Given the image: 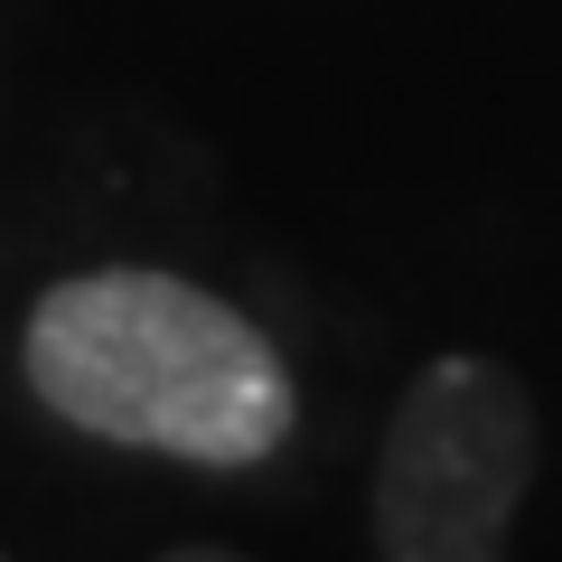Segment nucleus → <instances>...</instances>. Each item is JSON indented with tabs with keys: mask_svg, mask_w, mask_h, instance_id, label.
I'll list each match as a JSON object with an SVG mask.
<instances>
[{
	"mask_svg": "<svg viewBox=\"0 0 562 562\" xmlns=\"http://www.w3.org/2000/svg\"><path fill=\"white\" fill-rule=\"evenodd\" d=\"M535 460L543 422L516 366L487 347L431 357L375 441V562H506Z\"/></svg>",
	"mask_w": 562,
	"mask_h": 562,
	"instance_id": "f03ea898",
	"label": "nucleus"
},
{
	"mask_svg": "<svg viewBox=\"0 0 562 562\" xmlns=\"http://www.w3.org/2000/svg\"><path fill=\"white\" fill-rule=\"evenodd\" d=\"M160 562H254V553H225V543H179V553H160Z\"/></svg>",
	"mask_w": 562,
	"mask_h": 562,
	"instance_id": "7ed1b4c3",
	"label": "nucleus"
},
{
	"mask_svg": "<svg viewBox=\"0 0 562 562\" xmlns=\"http://www.w3.org/2000/svg\"><path fill=\"white\" fill-rule=\"evenodd\" d=\"M20 384L38 413L179 469H262L301 431V375L206 281L160 262H94L29 301Z\"/></svg>",
	"mask_w": 562,
	"mask_h": 562,
	"instance_id": "f257e3e1",
	"label": "nucleus"
}]
</instances>
